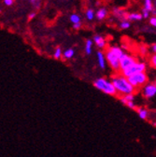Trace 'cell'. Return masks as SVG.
Wrapping results in <instances>:
<instances>
[{
    "instance_id": "f1b7e54d",
    "label": "cell",
    "mask_w": 156,
    "mask_h": 157,
    "mask_svg": "<svg viewBox=\"0 0 156 157\" xmlns=\"http://www.w3.org/2000/svg\"><path fill=\"white\" fill-rule=\"evenodd\" d=\"M36 17V12H31L30 14H28V19L29 20H32Z\"/></svg>"
},
{
    "instance_id": "4316f807",
    "label": "cell",
    "mask_w": 156,
    "mask_h": 157,
    "mask_svg": "<svg viewBox=\"0 0 156 157\" xmlns=\"http://www.w3.org/2000/svg\"><path fill=\"white\" fill-rule=\"evenodd\" d=\"M150 51L153 54H156V43H153L150 47Z\"/></svg>"
},
{
    "instance_id": "8992f818",
    "label": "cell",
    "mask_w": 156,
    "mask_h": 157,
    "mask_svg": "<svg viewBox=\"0 0 156 157\" xmlns=\"http://www.w3.org/2000/svg\"><path fill=\"white\" fill-rule=\"evenodd\" d=\"M135 62H138V60H136L135 56L125 53L120 61V73L123 72L124 70L127 69L128 67H130Z\"/></svg>"
},
{
    "instance_id": "ac0fdd59",
    "label": "cell",
    "mask_w": 156,
    "mask_h": 157,
    "mask_svg": "<svg viewBox=\"0 0 156 157\" xmlns=\"http://www.w3.org/2000/svg\"><path fill=\"white\" fill-rule=\"evenodd\" d=\"M69 20H70V22L73 24V25H76V24H81L82 23V18L79 14H77V13H73L70 15L69 17Z\"/></svg>"
},
{
    "instance_id": "52a82bcc",
    "label": "cell",
    "mask_w": 156,
    "mask_h": 157,
    "mask_svg": "<svg viewBox=\"0 0 156 157\" xmlns=\"http://www.w3.org/2000/svg\"><path fill=\"white\" fill-rule=\"evenodd\" d=\"M141 93H142V95L145 98H147V99L154 97L156 95V82L147 83L141 89Z\"/></svg>"
},
{
    "instance_id": "277c9868",
    "label": "cell",
    "mask_w": 156,
    "mask_h": 157,
    "mask_svg": "<svg viewBox=\"0 0 156 157\" xmlns=\"http://www.w3.org/2000/svg\"><path fill=\"white\" fill-rule=\"evenodd\" d=\"M128 81L130 82V83L136 89H142L147 83H149V77L147 75L146 72H141V73H138L135 74L131 77L128 78Z\"/></svg>"
},
{
    "instance_id": "4fadbf2b",
    "label": "cell",
    "mask_w": 156,
    "mask_h": 157,
    "mask_svg": "<svg viewBox=\"0 0 156 157\" xmlns=\"http://www.w3.org/2000/svg\"><path fill=\"white\" fill-rule=\"evenodd\" d=\"M135 94H127V95H124V96H121L120 97V101L124 105H126L128 102H135Z\"/></svg>"
},
{
    "instance_id": "30bf717a",
    "label": "cell",
    "mask_w": 156,
    "mask_h": 157,
    "mask_svg": "<svg viewBox=\"0 0 156 157\" xmlns=\"http://www.w3.org/2000/svg\"><path fill=\"white\" fill-rule=\"evenodd\" d=\"M112 14L113 16H115L116 18H118L119 20H121V21H123V20L126 19L127 17V14L125 10H124L123 9H120V8H114L112 10Z\"/></svg>"
},
{
    "instance_id": "7402d4cb",
    "label": "cell",
    "mask_w": 156,
    "mask_h": 157,
    "mask_svg": "<svg viewBox=\"0 0 156 157\" xmlns=\"http://www.w3.org/2000/svg\"><path fill=\"white\" fill-rule=\"evenodd\" d=\"M150 66H151L153 68L156 69V54H153V55L150 57Z\"/></svg>"
},
{
    "instance_id": "7a4b0ae2",
    "label": "cell",
    "mask_w": 156,
    "mask_h": 157,
    "mask_svg": "<svg viewBox=\"0 0 156 157\" xmlns=\"http://www.w3.org/2000/svg\"><path fill=\"white\" fill-rule=\"evenodd\" d=\"M110 81L112 82L117 91V94L120 96H124L127 94H135V88L130 83V82L128 81V78L124 77L121 73L115 74L114 76H112Z\"/></svg>"
},
{
    "instance_id": "6da1fadb",
    "label": "cell",
    "mask_w": 156,
    "mask_h": 157,
    "mask_svg": "<svg viewBox=\"0 0 156 157\" xmlns=\"http://www.w3.org/2000/svg\"><path fill=\"white\" fill-rule=\"evenodd\" d=\"M124 54V51L118 46H108L105 50L107 63L114 72L120 73V61Z\"/></svg>"
},
{
    "instance_id": "cb8c5ba5",
    "label": "cell",
    "mask_w": 156,
    "mask_h": 157,
    "mask_svg": "<svg viewBox=\"0 0 156 157\" xmlns=\"http://www.w3.org/2000/svg\"><path fill=\"white\" fill-rule=\"evenodd\" d=\"M150 25L151 26H153L154 28H156V16H152L150 18Z\"/></svg>"
},
{
    "instance_id": "603a6c76",
    "label": "cell",
    "mask_w": 156,
    "mask_h": 157,
    "mask_svg": "<svg viewBox=\"0 0 156 157\" xmlns=\"http://www.w3.org/2000/svg\"><path fill=\"white\" fill-rule=\"evenodd\" d=\"M141 14H142V17L144 18V19H148L149 17H150V12L149 11V10H147L146 9H142V10H141Z\"/></svg>"
},
{
    "instance_id": "d6986e66",
    "label": "cell",
    "mask_w": 156,
    "mask_h": 157,
    "mask_svg": "<svg viewBox=\"0 0 156 157\" xmlns=\"http://www.w3.org/2000/svg\"><path fill=\"white\" fill-rule=\"evenodd\" d=\"M144 9H146L150 12H152L154 10V5L152 0H144Z\"/></svg>"
},
{
    "instance_id": "484cf974",
    "label": "cell",
    "mask_w": 156,
    "mask_h": 157,
    "mask_svg": "<svg viewBox=\"0 0 156 157\" xmlns=\"http://www.w3.org/2000/svg\"><path fill=\"white\" fill-rule=\"evenodd\" d=\"M125 106L128 107V108L131 109H136V106H135V102H128Z\"/></svg>"
},
{
    "instance_id": "5bb4252c",
    "label": "cell",
    "mask_w": 156,
    "mask_h": 157,
    "mask_svg": "<svg viewBox=\"0 0 156 157\" xmlns=\"http://www.w3.org/2000/svg\"><path fill=\"white\" fill-rule=\"evenodd\" d=\"M108 16V10L106 8H100L98 10L95 12V17L98 20H104Z\"/></svg>"
},
{
    "instance_id": "2e32d148",
    "label": "cell",
    "mask_w": 156,
    "mask_h": 157,
    "mask_svg": "<svg viewBox=\"0 0 156 157\" xmlns=\"http://www.w3.org/2000/svg\"><path fill=\"white\" fill-rule=\"evenodd\" d=\"M74 55H75V50L72 48H69V49H67L64 51L63 58L65 59V60H69V59L73 58Z\"/></svg>"
},
{
    "instance_id": "ffe728a7",
    "label": "cell",
    "mask_w": 156,
    "mask_h": 157,
    "mask_svg": "<svg viewBox=\"0 0 156 157\" xmlns=\"http://www.w3.org/2000/svg\"><path fill=\"white\" fill-rule=\"evenodd\" d=\"M85 17L88 21H93L95 17V12L93 11V10L92 9H88L86 11H85Z\"/></svg>"
},
{
    "instance_id": "e0dca14e",
    "label": "cell",
    "mask_w": 156,
    "mask_h": 157,
    "mask_svg": "<svg viewBox=\"0 0 156 157\" xmlns=\"http://www.w3.org/2000/svg\"><path fill=\"white\" fill-rule=\"evenodd\" d=\"M63 53H64V51H63L60 47H57V48L54 50L52 56H53L54 59H56V60H60V59L63 58Z\"/></svg>"
},
{
    "instance_id": "ba28073f",
    "label": "cell",
    "mask_w": 156,
    "mask_h": 157,
    "mask_svg": "<svg viewBox=\"0 0 156 157\" xmlns=\"http://www.w3.org/2000/svg\"><path fill=\"white\" fill-rule=\"evenodd\" d=\"M93 41L95 44V46L99 49V51H103L107 49V40L106 38L101 35H94Z\"/></svg>"
},
{
    "instance_id": "9a60e30c",
    "label": "cell",
    "mask_w": 156,
    "mask_h": 157,
    "mask_svg": "<svg viewBox=\"0 0 156 157\" xmlns=\"http://www.w3.org/2000/svg\"><path fill=\"white\" fill-rule=\"evenodd\" d=\"M93 41L92 39H87L86 42H85V47H84V51H85V53L87 55H90L92 54L93 52Z\"/></svg>"
},
{
    "instance_id": "7c38bea8",
    "label": "cell",
    "mask_w": 156,
    "mask_h": 157,
    "mask_svg": "<svg viewBox=\"0 0 156 157\" xmlns=\"http://www.w3.org/2000/svg\"><path fill=\"white\" fill-rule=\"evenodd\" d=\"M136 112H138V115L141 120H147L150 115L149 110L145 108H138L136 109Z\"/></svg>"
},
{
    "instance_id": "d4e9b609",
    "label": "cell",
    "mask_w": 156,
    "mask_h": 157,
    "mask_svg": "<svg viewBox=\"0 0 156 157\" xmlns=\"http://www.w3.org/2000/svg\"><path fill=\"white\" fill-rule=\"evenodd\" d=\"M3 3L7 7H10L14 4V0H3Z\"/></svg>"
},
{
    "instance_id": "3957f363",
    "label": "cell",
    "mask_w": 156,
    "mask_h": 157,
    "mask_svg": "<svg viewBox=\"0 0 156 157\" xmlns=\"http://www.w3.org/2000/svg\"><path fill=\"white\" fill-rule=\"evenodd\" d=\"M93 86L95 87V89H97L98 91L110 95V96H116L117 94V91L112 83V82L110 80H108L106 78H97L93 81Z\"/></svg>"
},
{
    "instance_id": "44dd1931",
    "label": "cell",
    "mask_w": 156,
    "mask_h": 157,
    "mask_svg": "<svg viewBox=\"0 0 156 157\" xmlns=\"http://www.w3.org/2000/svg\"><path fill=\"white\" fill-rule=\"evenodd\" d=\"M119 26H120V28H121V29H123V30H126V29H129V28H130L131 24H130V22L128 21L127 19H124V20H123V21H121V22H120Z\"/></svg>"
},
{
    "instance_id": "8fae6325",
    "label": "cell",
    "mask_w": 156,
    "mask_h": 157,
    "mask_svg": "<svg viewBox=\"0 0 156 157\" xmlns=\"http://www.w3.org/2000/svg\"><path fill=\"white\" fill-rule=\"evenodd\" d=\"M126 19L129 22H135V21H140L143 19L141 12H131L127 14Z\"/></svg>"
},
{
    "instance_id": "5b68a950",
    "label": "cell",
    "mask_w": 156,
    "mask_h": 157,
    "mask_svg": "<svg viewBox=\"0 0 156 157\" xmlns=\"http://www.w3.org/2000/svg\"><path fill=\"white\" fill-rule=\"evenodd\" d=\"M147 69V65L144 62H135L134 65H132L130 67H128L127 69L124 70L123 72H121V74H123L124 77L129 78L135 74H138V73H141V72H146Z\"/></svg>"
},
{
    "instance_id": "83f0119b",
    "label": "cell",
    "mask_w": 156,
    "mask_h": 157,
    "mask_svg": "<svg viewBox=\"0 0 156 157\" xmlns=\"http://www.w3.org/2000/svg\"><path fill=\"white\" fill-rule=\"evenodd\" d=\"M81 27H82V23H81V24H76V25H73V28H74V29H76V30L81 29Z\"/></svg>"
},
{
    "instance_id": "9c48e42d",
    "label": "cell",
    "mask_w": 156,
    "mask_h": 157,
    "mask_svg": "<svg viewBox=\"0 0 156 157\" xmlns=\"http://www.w3.org/2000/svg\"><path fill=\"white\" fill-rule=\"evenodd\" d=\"M96 58H97V64H98L99 67L101 69H105L106 65H107V59H106L105 52L98 51L96 52Z\"/></svg>"
}]
</instances>
